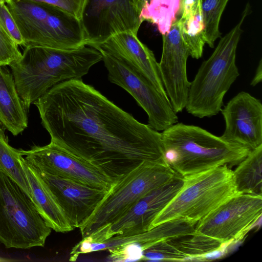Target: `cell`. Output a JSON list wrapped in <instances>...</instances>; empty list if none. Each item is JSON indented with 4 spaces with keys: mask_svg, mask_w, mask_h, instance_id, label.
<instances>
[{
    "mask_svg": "<svg viewBox=\"0 0 262 262\" xmlns=\"http://www.w3.org/2000/svg\"><path fill=\"white\" fill-rule=\"evenodd\" d=\"M33 104L52 142L114 182L145 162L167 163L161 133L81 80L57 84Z\"/></svg>",
    "mask_w": 262,
    "mask_h": 262,
    "instance_id": "cell-1",
    "label": "cell"
},
{
    "mask_svg": "<svg viewBox=\"0 0 262 262\" xmlns=\"http://www.w3.org/2000/svg\"><path fill=\"white\" fill-rule=\"evenodd\" d=\"M102 58L98 50L88 46L69 49L29 46L21 58L9 66L18 93L28 111L51 88L66 80L81 79Z\"/></svg>",
    "mask_w": 262,
    "mask_h": 262,
    "instance_id": "cell-2",
    "label": "cell"
},
{
    "mask_svg": "<svg viewBox=\"0 0 262 262\" xmlns=\"http://www.w3.org/2000/svg\"><path fill=\"white\" fill-rule=\"evenodd\" d=\"M168 164L183 178L224 165H237L251 151L193 125L177 123L161 133Z\"/></svg>",
    "mask_w": 262,
    "mask_h": 262,
    "instance_id": "cell-3",
    "label": "cell"
},
{
    "mask_svg": "<svg viewBox=\"0 0 262 262\" xmlns=\"http://www.w3.org/2000/svg\"><path fill=\"white\" fill-rule=\"evenodd\" d=\"M250 9L247 5L239 22L221 38L190 82L185 107L188 113L203 118L221 112L225 94L239 75L235 62L236 52L242 33L241 27Z\"/></svg>",
    "mask_w": 262,
    "mask_h": 262,
    "instance_id": "cell-4",
    "label": "cell"
},
{
    "mask_svg": "<svg viewBox=\"0 0 262 262\" xmlns=\"http://www.w3.org/2000/svg\"><path fill=\"white\" fill-rule=\"evenodd\" d=\"M25 41V47L38 46L69 49L86 45L80 19L51 5L29 0H6Z\"/></svg>",
    "mask_w": 262,
    "mask_h": 262,
    "instance_id": "cell-5",
    "label": "cell"
},
{
    "mask_svg": "<svg viewBox=\"0 0 262 262\" xmlns=\"http://www.w3.org/2000/svg\"><path fill=\"white\" fill-rule=\"evenodd\" d=\"M183 180L180 190L158 214L150 229L177 219L196 224L225 202L241 194L236 188L233 171L227 165L183 178Z\"/></svg>",
    "mask_w": 262,
    "mask_h": 262,
    "instance_id": "cell-6",
    "label": "cell"
},
{
    "mask_svg": "<svg viewBox=\"0 0 262 262\" xmlns=\"http://www.w3.org/2000/svg\"><path fill=\"white\" fill-rule=\"evenodd\" d=\"M178 176L167 163L145 162L122 176L79 228L82 238L113 224L144 194Z\"/></svg>",
    "mask_w": 262,
    "mask_h": 262,
    "instance_id": "cell-7",
    "label": "cell"
},
{
    "mask_svg": "<svg viewBox=\"0 0 262 262\" xmlns=\"http://www.w3.org/2000/svg\"><path fill=\"white\" fill-rule=\"evenodd\" d=\"M51 231L29 196L0 172V242L6 248L43 247Z\"/></svg>",
    "mask_w": 262,
    "mask_h": 262,
    "instance_id": "cell-8",
    "label": "cell"
},
{
    "mask_svg": "<svg viewBox=\"0 0 262 262\" xmlns=\"http://www.w3.org/2000/svg\"><path fill=\"white\" fill-rule=\"evenodd\" d=\"M109 80L129 93L148 116L149 125L163 131L178 122V118L167 96L143 75L120 59L100 53Z\"/></svg>",
    "mask_w": 262,
    "mask_h": 262,
    "instance_id": "cell-9",
    "label": "cell"
},
{
    "mask_svg": "<svg viewBox=\"0 0 262 262\" xmlns=\"http://www.w3.org/2000/svg\"><path fill=\"white\" fill-rule=\"evenodd\" d=\"M142 0H85L80 21L86 45L104 42L124 32L137 34L143 23Z\"/></svg>",
    "mask_w": 262,
    "mask_h": 262,
    "instance_id": "cell-10",
    "label": "cell"
},
{
    "mask_svg": "<svg viewBox=\"0 0 262 262\" xmlns=\"http://www.w3.org/2000/svg\"><path fill=\"white\" fill-rule=\"evenodd\" d=\"M261 214V195L238 194L197 222L194 233L230 244L242 239Z\"/></svg>",
    "mask_w": 262,
    "mask_h": 262,
    "instance_id": "cell-11",
    "label": "cell"
},
{
    "mask_svg": "<svg viewBox=\"0 0 262 262\" xmlns=\"http://www.w3.org/2000/svg\"><path fill=\"white\" fill-rule=\"evenodd\" d=\"M25 159L39 171L108 190L114 183L99 168L84 159L51 142L19 149Z\"/></svg>",
    "mask_w": 262,
    "mask_h": 262,
    "instance_id": "cell-12",
    "label": "cell"
},
{
    "mask_svg": "<svg viewBox=\"0 0 262 262\" xmlns=\"http://www.w3.org/2000/svg\"><path fill=\"white\" fill-rule=\"evenodd\" d=\"M178 176L139 199L121 217L107 227L83 238L100 242L115 235H130L148 231L158 214L177 195L183 185Z\"/></svg>",
    "mask_w": 262,
    "mask_h": 262,
    "instance_id": "cell-13",
    "label": "cell"
},
{
    "mask_svg": "<svg viewBox=\"0 0 262 262\" xmlns=\"http://www.w3.org/2000/svg\"><path fill=\"white\" fill-rule=\"evenodd\" d=\"M181 26V19L178 17L169 31L162 35V53L159 63L166 93L176 113L185 108L190 85L186 70L190 55L182 38Z\"/></svg>",
    "mask_w": 262,
    "mask_h": 262,
    "instance_id": "cell-14",
    "label": "cell"
},
{
    "mask_svg": "<svg viewBox=\"0 0 262 262\" xmlns=\"http://www.w3.org/2000/svg\"><path fill=\"white\" fill-rule=\"evenodd\" d=\"M225 122L223 139L250 150L262 144V104L260 100L242 91L221 111Z\"/></svg>",
    "mask_w": 262,
    "mask_h": 262,
    "instance_id": "cell-15",
    "label": "cell"
},
{
    "mask_svg": "<svg viewBox=\"0 0 262 262\" xmlns=\"http://www.w3.org/2000/svg\"><path fill=\"white\" fill-rule=\"evenodd\" d=\"M39 172L74 228H79L89 218L107 192L105 189Z\"/></svg>",
    "mask_w": 262,
    "mask_h": 262,
    "instance_id": "cell-16",
    "label": "cell"
},
{
    "mask_svg": "<svg viewBox=\"0 0 262 262\" xmlns=\"http://www.w3.org/2000/svg\"><path fill=\"white\" fill-rule=\"evenodd\" d=\"M100 53L121 59L146 77L164 95L167 96L155 55L138 38L137 34L124 32L104 42L91 45Z\"/></svg>",
    "mask_w": 262,
    "mask_h": 262,
    "instance_id": "cell-17",
    "label": "cell"
},
{
    "mask_svg": "<svg viewBox=\"0 0 262 262\" xmlns=\"http://www.w3.org/2000/svg\"><path fill=\"white\" fill-rule=\"evenodd\" d=\"M20 162L29 185L31 199L47 224L57 232L73 230V227L39 171L23 156Z\"/></svg>",
    "mask_w": 262,
    "mask_h": 262,
    "instance_id": "cell-18",
    "label": "cell"
},
{
    "mask_svg": "<svg viewBox=\"0 0 262 262\" xmlns=\"http://www.w3.org/2000/svg\"><path fill=\"white\" fill-rule=\"evenodd\" d=\"M4 67L0 66V127L15 136L28 127L27 110L18 93L12 74Z\"/></svg>",
    "mask_w": 262,
    "mask_h": 262,
    "instance_id": "cell-19",
    "label": "cell"
},
{
    "mask_svg": "<svg viewBox=\"0 0 262 262\" xmlns=\"http://www.w3.org/2000/svg\"><path fill=\"white\" fill-rule=\"evenodd\" d=\"M233 171L239 193L262 196V144L251 150Z\"/></svg>",
    "mask_w": 262,
    "mask_h": 262,
    "instance_id": "cell-20",
    "label": "cell"
},
{
    "mask_svg": "<svg viewBox=\"0 0 262 262\" xmlns=\"http://www.w3.org/2000/svg\"><path fill=\"white\" fill-rule=\"evenodd\" d=\"M22 156L20 149L9 144L5 129L0 127V172L14 181L31 199L29 185L21 164Z\"/></svg>",
    "mask_w": 262,
    "mask_h": 262,
    "instance_id": "cell-21",
    "label": "cell"
},
{
    "mask_svg": "<svg viewBox=\"0 0 262 262\" xmlns=\"http://www.w3.org/2000/svg\"><path fill=\"white\" fill-rule=\"evenodd\" d=\"M181 0H149L142 9L141 18L157 26L162 35L167 33L179 15Z\"/></svg>",
    "mask_w": 262,
    "mask_h": 262,
    "instance_id": "cell-22",
    "label": "cell"
},
{
    "mask_svg": "<svg viewBox=\"0 0 262 262\" xmlns=\"http://www.w3.org/2000/svg\"><path fill=\"white\" fill-rule=\"evenodd\" d=\"M180 18L182 21V38L189 55L193 58L199 59L202 56L206 43L202 10L185 18Z\"/></svg>",
    "mask_w": 262,
    "mask_h": 262,
    "instance_id": "cell-23",
    "label": "cell"
},
{
    "mask_svg": "<svg viewBox=\"0 0 262 262\" xmlns=\"http://www.w3.org/2000/svg\"><path fill=\"white\" fill-rule=\"evenodd\" d=\"M173 240L178 248L188 257V260H201L210 254L219 251L223 246L230 244L195 233Z\"/></svg>",
    "mask_w": 262,
    "mask_h": 262,
    "instance_id": "cell-24",
    "label": "cell"
},
{
    "mask_svg": "<svg viewBox=\"0 0 262 262\" xmlns=\"http://www.w3.org/2000/svg\"><path fill=\"white\" fill-rule=\"evenodd\" d=\"M228 1L202 0L201 10L206 43L210 48H213L215 41L221 37L220 21Z\"/></svg>",
    "mask_w": 262,
    "mask_h": 262,
    "instance_id": "cell-25",
    "label": "cell"
},
{
    "mask_svg": "<svg viewBox=\"0 0 262 262\" xmlns=\"http://www.w3.org/2000/svg\"><path fill=\"white\" fill-rule=\"evenodd\" d=\"M173 239L152 244L142 251L140 260H188V257L178 248Z\"/></svg>",
    "mask_w": 262,
    "mask_h": 262,
    "instance_id": "cell-26",
    "label": "cell"
},
{
    "mask_svg": "<svg viewBox=\"0 0 262 262\" xmlns=\"http://www.w3.org/2000/svg\"><path fill=\"white\" fill-rule=\"evenodd\" d=\"M18 46L0 23L1 66H9L21 58Z\"/></svg>",
    "mask_w": 262,
    "mask_h": 262,
    "instance_id": "cell-27",
    "label": "cell"
},
{
    "mask_svg": "<svg viewBox=\"0 0 262 262\" xmlns=\"http://www.w3.org/2000/svg\"><path fill=\"white\" fill-rule=\"evenodd\" d=\"M5 2H0V23L15 42L25 47V41L18 28Z\"/></svg>",
    "mask_w": 262,
    "mask_h": 262,
    "instance_id": "cell-28",
    "label": "cell"
},
{
    "mask_svg": "<svg viewBox=\"0 0 262 262\" xmlns=\"http://www.w3.org/2000/svg\"><path fill=\"white\" fill-rule=\"evenodd\" d=\"M58 7L80 19L85 0H29Z\"/></svg>",
    "mask_w": 262,
    "mask_h": 262,
    "instance_id": "cell-29",
    "label": "cell"
},
{
    "mask_svg": "<svg viewBox=\"0 0 262 262\" xmlns=\"http://www.w3.org/2000/svg\"><path fill=\"white\" fill-rule=\"evenodd\" d=\"M202 0H181L179 16L185 18L201 10Z\"/></svg>",
    "mask_w": 262,
    "mask_h": 262,
    "instance_id": "cell-30",
    "label": "cell"
},
{
    "mask_svg": "<svg viewBox=\"0 0 262 262\" xmlns=\"http://www.w3.org/2000/svg\"><path fill=\"white\" fill-rule=\"evenodd\" d=\"M262 80V60L261 59L259 61V64L257 66L256 70L255 71V73L252 79L250 85L252 86H254L259 82L261 81Z\"/></svg>",
    "mask_w": 262,
    "mask_h": 262,
    "instance_id": "cell-31",
    "label": "cell"
},
{
    "mask_svg": "<svg viewBox=\"0 0 262 262\" xmlns=\"http://www.w3.org/2000/svg\"><path fill=\"white\" fill-rule=\"evenodd\" d=\"M11 260H12L11 259L4 258V257L0 256V262H7V261H10Z\"/></svg>",
    "mask_w": 262,
    "mask_h": 262,
    "instance_id": "cell-32",
    "label": "cell"
},
{
    "mask_svg": "<svg viewBox=\"0 0 262 262\" xmlns=\"http://www.w3.org/2000/svg\"><path fill=\"white\" fill-rule=\"evenodd\" d=\"M0 2H5L6 3V0H0Z\"/></svg>",
    "mask_w": 262,
    "mask_h": 262,
    "instance_id": "cell-33",
    "label": "cell"
}]
</instances>
